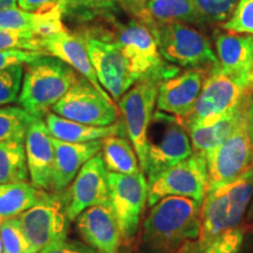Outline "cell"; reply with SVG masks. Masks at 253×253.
Returning <instances> with one entry per match:
<instances>
[{"label":"cell","instance_id":"obj_1","mask_svg":"<svg viewBox=\"0 0 253 253\" xmlns=\"http://www.w3.org/2000/svg\"><path fill=\"white\" fill-rule=\"evenodd\" d=\"M203 203L170 196L153 205L142 224L138 252L177 253L198 238Z\"/></svg>","mask_w":253,"mask_h":253},{"label":"cell","instance_id":"obj_10","mask_svg":"<svg viewBox=\"0 0 253 253\" xmlns=\"http://www.w3.org/2000/svg\"><path fill=\"white\" fill-rule=\"evenodd\" d=\"M109 205L119 224L122 240L130 242L137 235L140 220L148 203L149 183L143 172L136 175L109 172Z\"/></svg>","mask_w":253,"mask_h":253},{"label":"cell","instance_id":"obj_30","mask_svg":"<svg viewBox=\"0 0 253 253\" xmlns=\"http://www.w3.org/2000/svg\"><path fill=\"white\" fill-rule=\"evenodd\" d=\"M205 24H223L229 20L239 0H192Z\"/></svg>","mask_w":253,"mask_h":253},{"label":"cell","instance_id":"obj_21","mask_svg":"<svg viewBox=\"0 0 253 253\" xmlns=\"http://www.w3.org/2000/svg\"><path fill=\"white\" fill-rule=\"evenodd\" d=\"M55 149V167L52 181L53 194L61 195L86 164L95 155L101 153L102 140L72 143L52 137Z\"/></svg>","mask_w":253,"mask_h":253},{"label":"cell","instance_id":"obj_13","mask_svg":"<svg viewBox=\"0 0 253 253\" xmlns=\"http://www.w3.org/2000/svg\"><path fill=\"white\" fill-rule=\"evenodd\" d=\"M113 40L118 43L129 71L137 80L160 74L166 69L154 33L137 19L118 25Z\"/></svg>","mask_w":253,"mask_h":253},{"label":"cell","instance_id":"obj_38","mask_svg":"<svg viewBox=\"0 0 253 253\" xmlns=\"http://www.w3.org/2000/svg\"><path fill=\"white\" fill-rule=\"evenodd\" d=\"M66 1L67 0H18V6L30 13H45L60 6L66 8Z\"/></svg>","mask_w":253,"mask_h":253},{"label":"cell","instance_id":"obj_26","mask_svg":"<svg viewBox=\"0 0 253 253\" xmlns=\"http://www.w3.org/2000/svg\"><path fill=\"white\" fill-rule=\"evenodd\" d=\"M107 171L136 175L142 172L134 145L123 136H109L102 140L101 149Z\"/></svg>","mask_w":253,"mask_h":253},{"label":"cell","instance_id":"obj_41","mask_svg":"<svg viewBox=\"0 0 253 253\" xmlns=\"http://www.w3.org/2000/svg\"><path fill=\"white\" fill-rule=\"evenodd\" d=\"M239 253H253V227L245 230L244 239H243Z\"/></svg>","mask_w":253,"mask_h":253},{"label":"cell","instance_id":"obj_39","mask_svg":"<svg viewBox=\"0 0 253 253\" xmlns=\"http://www.w3.org/2000/svg\"><path fill=\"white\" fill-rule=\"evenodd\" d=\"M119 5L125 9L129 15L137 19L141 23L147 21V9L150 0H118Z\"/></svg>","mask_w":253,"mask_h":253},{"label":"cell","instance_id":"obj_9","mask_svg":"<svg viewBox=\"0 0 253 253\" xmlns=\"http://www.w3.org/2000/svg\"><path fill=\"white\" fill-rule=\"evenodd\" d=\"M52 113L82 125L107 126L119 122L120 110L110 96L101 94L89 81L79 75Z\"/></svg>","mask_w":253,"mask_h":253},{"label":"cell","instance_id":"obj_18","mask_svg":"<svg viewBox=\"0 0 253 253\" xmlns=\"http://www.w3.org/2000/svg\"><path fill=\"white\" fill-rule=\"evenodd\" d=\"M77 230L84 243L100 253H118L122 237L110 205L91 207L77 217Z\"/></svg>","mask_w":253,"mask_h":253},{"label":"cell","instance_id":"obj_28","mask_svg":"<svg viewBox=\"0 0 253 253\" xmlns=\"http://www.w3.org/2000/svg\"><path fill=\"white\" fill-rule=\"evenodd\" d=\"M36 120L21 107H0V142L24 143L28 129Z\"/></svg>","mask_w":253,"mask_h":253},{"label":"cell","instance_id":"obj_19","mask_svg":"<svg viewBox=\"0 0 253 253\" xmlns=\"http://www.w3.org/2000/svg\"><path fill=\"white\" fill-rule=\"evenodd\" d=\"M214 45L221 71L253 87V36L217 31Z\"/></svg>","mask_w":253,"mask_h":253},{"label":"cell","instance_id":"obj_7","mask_svg":"<svg viewBox=\"0 0 253 253\" xmlns=\"http://www.w3.org/2000/svg\"><path fill=\"white\" fill-rule=\"evenodd\" d=\"M252 90L253 87L225 74L217 65L209 72L194 110L183 122L190 126L213 121L245 102Z\"/></svg>","mask_w":253,"mask_h":253},{"label":"cell","instance_id":"obj_44","mask_svg":"<svg viewBox=\"0 0 253 253\" xmlns=\"http://www.w3.org/2000/svg\"><path fill=\"white\" fill-rule=\"evenodd\" d=\"M0 253H4V248H2V240H1V237H0Z\"/></svg>","mask_w":253,"mask_h":253},{"label":"cell","instance_id":"obj_34","mask_svg":"<svg viewBox=\"0 0 253 253\" xmlns=\"http://www.w3.org/2000/svg\"><path fill=\"white\" fill-rule=\"evenodd\" d=\"M118 6V0H67L65 13L77 11L84 15H93L115 11Z\"/></svg>","mask_w":253,"mask_h":253},{"label":"cell","instance_id":"obj_3","mask_svg":"<svg viewBox=\"0 0 253 253\" xmlns=\"http://www.w3.org/2000/svg\"><path fill=\"white\" fill-rule=\"evenodd\" d=\"M78 78L74 69L52 55L28 63L18 100L20 107L34 118H46Z\"/></svg>","mask_w":253,"mask_h":253},{"label":"cell","instance_id":"obj_14","mask_svg":"<svg viewBox=\"0 0 253 253\" xmlns=\"http://www.w3.org/2000/svg\"><path fill=\"white\" fill-rule=\"evenodd\" d=\"M84 39L97 80L109 96L118 102L138 80L129 71L121 49L113 39L93 34H88Z\"/></svg>","mask_w":253,"mask_h":253},{"label":"cell","instance_id":"obj_16","mask_svg":"<svg viewBox=\"0 0 253 253\" xmlns=\"http://www.w3.org/2000/svg\"><path fill=\"white\" fill-rule=\"evenodd\" d=\"M212 68H189L160 82L156 108L184 119L191 114Z\"/></svg>","mask_w":253,"mask_h":253},{"label":"cell","instance_id":"obj_43","mask_svg":"<svg viewBox=\"0 0 253 253\" xmlns=\"http://www.w3.org/2000/svg\"><path fill=\"white\" fill-rule=\"evenodd\" d=\"M248 220L253 223V198H252L251 203H250V207L248 209Z\"/></svg>","mask_w":253,"mask_h":253},{"label":"cell","instance_id":"obj_12","mask_svg":"<svg viewBox=\"0 0 253 253\" xmlns=\"http://www.w3.org/2000/svg\"><path fill=\"white\" fill-rule=\"evenodd\" d=\"M17 219L38 253L67 239L71 220L59 195L45 192L36 205L19 214Z\"/></svg>","mask_w":253,"mask_h":253},{"label":"cell","instance_id":"obj_4","mask_svg":"<svg viewBox=\"0 0 253 253\" xmlns=\"http://www.w3.org/2000/svg\"><path fill=\"white\" fill-rule=\"evenodd\" d=\"M179 73L167 67L163 73L140 79L118 101L120 115L128 140L134 145L142 172L147 169V135L155 114L160 82Z\"/></svg>","mask_w":253,"mask_h":253},{"label":"cell","instance_id":"obj_2","mask_svg":"<svg viewBox=\"0 0 253 253\" xmlns=\"http://www.w3.org/2000/svg\"><path fill=\"white\" fill-rule=\"evenodd\" d=\"M252 198L253 167L231 184L207 192L197 243H189L177 253H205L221 235L240 226Z\"/></svg>","mask_w":253,"mask_h":253},{"label":"cell","instance_id":"obj_40","mask_svg":"<svg viewBox=\"0 0 253 253\" xmlns=\"http://www.w3.org/2000/svg\"><path fill=\"white\" fill-rule=\"evenodd\" d=\"M245 120H246V126H248L250 140H251V143L253 147V96H250L248 99V102H246Z\"/></svg>","mask_w":253,"mask_h":253},{"label":"cell","instance_id":"obj_36","mask_svg":"<svg viewBox=\"0 0 253 253\" xmlns=\"http://www.w3.org/2000/svg\"><path fill=\"white\" fill-rule=\"evenodd\" d=\"M48 55L42 50H25V49H5L0 50V71L15 65L31 63L36 60Z\"/></svg>","mask_w":253,"mask_h":253},{"label":"cell","instance_id":"obj_29","mask_svg":"<svg viewBox=\"0 0 253 253\" xmlns=\"http://www.w3.org/2000/svg\"><path fill=\"white\" fill-rule=\"evenodd\" d=\"M0 237L4 253H38L28 242L17 218L0 223Z\"/></svg>","mask_w":253,"mask_h":253},{"label":"cell","instance_id":"obj_20","mask_svg":"<svg viewBox=\"0 0 253 253\" xmlns=\"http://www.w3.org/2000/svg\"><path fill=\"white\" fill-rule=\"evenodd\" d=\"M42 49L48 55L54 56L72 67L79 75L90 82L101 94L109 96L97 80L96 73L88 55L84 37L73 34L67 30L40 39Z\"/></svg>","mask_w":253,"mask_h":253},{"label":"cell","instance_id":"obj_27","mask_svg":"<svg viewBox=\"0 0 253 253\" xmlns=\"http://www.w3.org/2000/svg\"><path fill=\"white\" fill-rule=\"evenodd\" d=\"M28 177L25 144L0 142V184L27 182Z\"/></svg>","mask_w":253,"mask_h":253},{"label":"cell","instance_id":"obj_31","mask_svg":"<svg viewBox=\"0 0 253 253\" xmlns=\"http://www.w3.org/2000/svg\"><path fill=\"white\" fill-rule=\"evenodd\" d=\"M24 65H15L0 71V107L19 100L24 79Z\"/></svg>","mask_w":253,"mask_h":253},{"label":"cell","instance_id":"obj_24","mask_svg":"<svg viewBox=\"0 0 253 253\" xmlns=\"http://www.w3.org/2000/svg\"><path fill=\"white\" fill-rule=\"evenodd\" d=\"M184 23L194 26L207 25L192 0H150L145 25L153 31L158 25Z\"/></svg>","mask_w":253,"mask_h":253},{"label":"cell","instance_id":"obj_42","mask_svg":"<svg viewBox=\"0 0 253 253\" xmlns=\"http://www.w3.org/2000/svg\"><path fill=\"white\" fill-rule=\"evenodd\" d=\"M18 6V0H0V11L7 8H15Z\"/></svg>","mask_w":253,"mask_h":253},{"label":"cell","instance_id":"obj_45","mask_svg":"<svg viewBox=\"0 0 253 253\" xmlns=\"http://www.w3.org/2000/svg\"><path fill=\"white\" fill-rule=\"evenodd\" d=\"M118 253H126V252H125V251H119Z\"/></svg>","mask_w":253,"mask_h":253},{"label":"cell","instance_id":"obj_37","mask_svg":"<svg viewBox=\"0 0 253 253\" xmlns=\"http://www.w3.org/2000/svg\"><path fill=\"white\" fill-rule=\"evenodd\" d=\"M39 253H100L86 243L78 240H69L68 238L43 249Z\"/></svg>","mask_w":253,"mask_h":253},{"label":"cell","instance_id":"obj_17","mask_svg":"<svg viewBox=\"0 0 253 253\" xmlns=\"http://www.w3.org/2000/svg\"><path fill=\"white\" fill-rule=\"evenodd\" d=\"M25 151L32 184L43 191H50L54 175L55 149L42 119H37L28 129Z\"/></svg>","mask_w":253,"mask_h":253},{"label":"cell","instance_id":"obj_8","mask_svg":"<svg viewBox=\"0 0 253 253\" xmlns=\"http://www.w3.org/2000/svg\"><path fill=\"white\" fill-rule=\"evenodd\" d=\"M208 167L207 192L229 185L253 167V147L245 116L223 143L204 153Z\"/></svg>","mask_w":253,"mask_h":253},{"label":"cell","instance_id":"obj_23","mask_svg":"<svg viewBox=\"0 0 253 253\" xmlns=\"http://www.w3.org/2000/svg\"><path fill=\"white\" fill-rule=\"evenodd\" d=\"M45 122L52 137L72 143H84V142L103 140L109 136H121L126 134L122 122H116L115 125L107 126H95L63 119L54 113L47 114Z\"/></svg>","mask_w":253,"mask_h":253},{"label":"cell","instance_id":"obj_15","mask_svg":"<svg viewBox=\"0 0 253 253\" xmlns=\"http://www.w3.org/2000/svg\"><path fill=\"white\" fill-rule=\"evenodd\" d=\"M107 175L108 171L101 153L95 155L81 168L74 181L59 195L69 220L77 219L79 214L91 207L109 205Z\"/></svg>","mask_w":253,"mask_h":253},{"label":"cell","instance_id":"obj_33","mask_svg":"<svg viewBox=\"0 0 253 253\" xmlns=\"http://www.w3.org/2000/svg\"><path fill=\"white\" fill-rule=\"evenodd\" d=\"M25 49V50H45L41 46L40 38L33 34L12 30H0V50Z\"/></svg>","mask_w":253,"mask_h":253},{"label":"cell","instance_id":"obj_22","mask_svg":"<svg viewBox=\"0 0 253 253\" xmlns=\"http://www.w3.org/2000/svg\"><path fill=\"white\" fill-rule=\"evenodd\" d=\"M248 99L239 107L231 110L225 115L213 120V121L203 123V125L186 126L190 135V140H191L192 149L195 153L204 154L213 149L217 145L223 143L235 131L237 126L245 116Z\"/></svg>","mask_w":253,"mask_h":253},{"label":"cell","instance_id":"obj_11","mask_svg":"<svg viewBox=\"0 0 253 253\" xmlns=\"http://www.w3.org/2000/svg\"><path fill=\"white\" fill-rule=\"evenodd\" d=\"M208 189V167L203 153L191 156L161 173L149 185L148 205L151 208L160 199L177 196L203 203Z\"/></svg>","mask_w":253,"mask_h":253},{"label":"cell","instance_id":"obj_35","mask_svg":"<svg viewBox=\"0 0 253 253\" xmlns=\"http://www.w3.org/2000/svg\"><path fill=\"white\" fill-rule=\"evenodd\" d=\"M246 227L238 226L221 235L209 246L205 253H239Z\"/></svg>","mask_w":253,"mask_h":253},{"label":"cell","instance_id":"obj_5","mask_svg":"<svg viewBox=\"0 0 253 253\" xmlns=\"http://www.w3.org/2000/svg\"><path fill=\"white\" fill-rule=\"evenodd\" d=\"M194 154L188 129L181 118L156 110L147 135V177L149 185L161 173Z\"/></svg>","mask_w":253,"mask_h":253},{"label":"cell","instance_id":"obj_32","mask_svg":"<svg viewBox=\"0 0 253 253\" xmlns=\"http://www.w3.org/2000/svg\"><path fill=\"white\" fill-rule=\"evenodd\" d=\"M220 27L230 33L253 36V0H239L232 15Z\"/></svg>","mask_w":253,"mask_h":253},{"label":"cell","instance_id":"obj_25","mask_svg":"<svg viewBox=\"0 0 253 253\" xmlns=\"http://www.w3.org/2000/svg\"><path fill=\"white\" fill-rule=\"evenodd\" d=\"M45 192L28 182L0 184V223L17 218L36 205Z\"/></svg>","mask_w":253,"mask_h":253},{"label":"cell","instance_id":"obj_6","mask_svg":"<svg viewBox=\"0 0 253 253\" xmlns=\"http://www.w3.org/2000/svg\"><path fill=\"white\" fill-rule=\"evenodd\" d=\"M162 59L184 68H213L218 63L211 41L197 26L184 23L158 25L151 31Z\"/></svg>","mask_w":253,"mask_h":253}]
</instances>
